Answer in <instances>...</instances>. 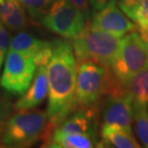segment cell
<instances>
[{
    "instance_id": "obj_1",
    "label": "cell",
    "mask_w": 148,
    "mask_h": 148,
    "mask_svg": "<svg viewBox=\"0 0 148 148\" xmlns=\"http://www.w3.org/2000/svg\"><path fill=\"white\" fill-rule=\"evenodd\" d=\"M76 59L72 44L67 40H53V50L47 64L48 114L50 129L61 123L77 107Z\"/></svg>"
},
{
    "instance_id": "obj_2",
    "label": "cell",
    "mask_w": 148,
    "mask_h": 148,
    "mask_svg": "<svg viewBox=\"0 0 148 148\" xmlns=\"http://www.w3.org/2000/svg\"><path fill=\"white\" fill-rule=\"evenodd\" d=\"M50 130L47 112L40 110H20L10 115L0 143L5 147H29L43 141Z\"/></svg>"
},
{
    "instance_id": "obj_3",
    "label": "cell",
    "mask_w": 148,
    "mask_h": 148,
    "mask_svg": "<svg viewBox=\"0 0 148 148\" xmlns=\"http://www.w3.org/2000/svg\"><path fill=\"white\" fill-rule=\"evenodd\" d=\"M117 84L109 67L88 60L77 62L76 101L78 106H98L103 97Z\"/></svg>"
},
{
    "instance_id": "obj_4",
    "label": "cell",
    "mask_w": 148,
    "mask_h": 148,
    "mask_svg": "<svg viewBox=\"0 0 148 148\" xmlns=\"http://www.w3.org/2000/svg\"><path fill=\"white\" fill-rule=\"evenodd\" d=\"M121 38L87 23L72 41L76 62L92 61L111 69L120 46Z\"/></svg>"
},
{
    "instance_id": "obj_5",
    "label": "cell",
    "mask_w": 148,
    "mask_h": 148,
    "mask_svg": "<svg viewBox=\"0 0 148 148\" xmlns=\"http://www.w3.org/2000/svg\"><path fill=\"white\" fill-rule=\"evenodd\" d=\"M148 69V44L137 30L126 34L120 40L111 71L115 81L123 87L136 74Z\"/></svg>"
},
{
    "instance_id": "obj_6",
    "label": "cell",
    "mask_w": 148,
    "mask_h": 148,
    "mask_svg": "<svg viewBox=\"0 0 148 148\" xmlns=\"http://www.w3.org/2000/svg\"><path fill=\"white\" fill-rule=\"evenodd\" d=\"M37 66L33 56L16 50H8L0 86L13 95H22L30 87Z\"/></svg>"
},
{
    "instance_id": "obj_7",
    "label": "cell",
    "mask_w": 148,
    "mask_h": 148,
    "mask_svg": "<svg viewBox=\"0 0 148 148\" xmlns=\"http://www.w3.org/2000/svg\"><path fill=\"white\" fill-rule=\"evenodd\" d=\"M43 27L64 38H75L86 26L81 13L70 0H53L40 18Z\"/></svg>"
},
{
    "instance_id": "obj_8",
    "label": "cell",
    "mask_w": 148,
    "mask_h": 148,
    "mask_svg": "<svg viewBox=\"0 0 148 148\" xmlns=\"http://www.w3.org/2000/svg\"><path fill=\"white\" fill-rule=\"evenodd\" d=\"M133 101L131 94L117 84L106 94L101 108L98 109L102 124L116 125L132 131Z\"/></svg>"
},
{
    "instance_id": "obj_9",
    "label": "cell",
    "mask_w": 148,
    "mask_h": 148,
    "mask_svg": "<svg viewBox=\"0 0 148 148\" xmlns=\"http://www.w3.org/2000/svg\"><path fill=\"white\" fill-rule=\"evenodd\" d=\"M90 24L91 27L108 32L118 38L124 37L126 34L138 29L137 25L132 23L131 19L111 0L101 10L92 13Z\"/></svg>"
},
{
    "instance_id": "obj_10",
    "label": "cell",
    "mask_w": 148,
    "mask_h": 148,
    "mask_svg": "<svg viewBox=\"0 0 148 148\" xmlns=\"http://www.w3.org/2000/svg\"><path fill=\"white\" fill-rule=\"evenodd\" d=\"M8 50L25 52L33 56L36 66H47L52 55L53 40H43L27 32H19L12 38Z\"/></svg>"
},
{
    "instance_id": "obj_11",
    "label": "cell",
    "mask_w": 148,
    "mask_h": 148,
    "mask_svg": "<svg viewBox=\"0 0 148 148\" xmlns=\"http://www.w3.org/2000/svg\"><path fill=\"white\" fill-rule=\"evenodd\" d=\"M46 66H38L30 87L14 103V110H30L40 105L48 95V77Z\"/></svg>"
},
{
    "instance_id": "obj_12",
    "label": "cell",
    "mask_w": 148,
    "mask_h": 148,
    "mask_svg": "<svg viewBox=\"0 0 148 148\" xmlns=\"http://www.w3.org/2000/svg\"><path fill=\"white\" fill-rule=\"evenodd\" d=\"M101 140L97 147L115 148H138L140 144L136 140L131 130L116 125L101 124L100 129Z\"/></svg>"
},
{
    "instance_id": "obj_13",
    "label": "cell",
    "mask_w": 148,
    "mask_h": 148,
    "mask_svg": "<svg viewBox=\"0 0 148 148\" xmlns=\"http://www.w3.org/2000/svg\"><path fill=\"white\" fill-rule=\"evenodd\" d=\"M98 138L96 135L85 134H48L44 138L42 147L52 148H91L98 146Z\"/></svg>"
},
{
    "instance_id": "obj_14",
    "label": "cell",
    "mask_w": 148,
    "mask_h": 148,
    "mask_svg": "<svg viewBox=\"0 0 148 148\" xmlns=\"http://www.w3.org/2000/svg\"><path fill=\"white\" fill-rule=\"evenodd\" d=\"M118 7L136 23L140 33L148 28V0H123Z\"/></svg>"
},
{
    "instance_id": "obj_15",
    "label": "cell",
    "mask_w": 148,
    "mask_h": 148,
    "mask_svg": "<svg viewBox=\"0 0 148 148\" xmlns=\"http://www.w3.org/2000/svg\"><path fill=\"white\" fill-rule=\"evenodd\" d=\"M136 135L141 146L148 148V106L144 103L133 101V120Z\"/></svg>"
},
{
    "instance_id": "obj_16",
    "label": "cell",
    "mask_w": 148,
    "mask_h": 148,
    "mask_svg": "<svg viewBox=\"0 0 148 148\" xmlns=\"http://www.w3.org/2000/svg\"><path fill=\"white\" fill-rule=\"evenodd\" d=\"M123 88L131 94L134 100L148 106V69L136 74Z\"/></svg>"
},
{
    "instance_id": "obj_17",
    "label": "cell",
    "mask_w": 148,
    "mask_h": 148,
    "mask_svg": "<svg viewBox=\"0 0 148 148\" xmlns=\"http://www.w3.org/2000/svg\"><path fill=\"white\" fill-rule=\"evenodd\" d=\"M3 24L11 31H20L28 27L30 24V19L26 14L24 7L18 3L13 14L3 21Z\"/></svg>"
},
{
    "instance_id": "obj_18",
    "label": "cell",
    "mask_w": 148,
    "mask_h": 148,
    "mask_svg": "<svg viewBox=\"0 0 148 148\" xmlns=\"http://www.w3.org/2000/svg\"><path fill=\"white\" fill-rule=\"evenodd\" d=\"M33 19L38 20L46 13L53 0H17Z\"/></svg>"
},
{
    "instance_id": "obj_19",
    "label": "cell",
    "mask_w": 148,
    "mask_h": 148,
    "mask_svg": "<svg viewBox=\"0 0 148 148\" xmlns=\"http://www.w3.org/2000/svg\"><path fill=\"white\" fill-rule=\"evenodd\" d=\"M12 112V104L7 97L0 94V137Z\"/></svg>"
},
{
    "instance_id": "obj_20",
    "label": "cell",
    "mask_w": 148,
    "mask_h": 148,
    "mask_svg": "<svg viewBox=\"0 0 148 148\" xmlns=\"http://www.w3.org/2000/svg\"><path fill=\"white\" fill-rule=\"evenodd\" d=\"M73 6L78 10L85 19L86 24L90 21L91 9L90 5V0H70Z\"/></svg>"
},
{
    "instance_id": "obj_21",
    "label": "cell",
    "mask_w": 148,
    "mask_h": 148,
    "mask_svg": "<svg viewBox=\"0 0 148 148\" xmlns=\"http://www.w3.org/2000/svg\"><path fill=\"white\" fill-rule=\"evenodd\" d=\"M10 33L7 31L6 26L3 24V22L0 20V50L3 52L7 53L9 49V45H10Z\"/></svg>"
},
{
    "instance_id": "obj_22",
    "label": "cell",
    "mask_w": 148,
    "mask_h": 148,
    "mask_svg": "<svg viewBox=\"0 0 148 148\" xmlns=\"http://www.w3.org/2000/svg\"><path fill=\"white\" fill-rule=\"evenodd\" d=\"M110 0H90V5L91 9V13H95L104 8Z\"/></svg>"
},
{
    "instance_id": "obj_23",
    "label": "cell",
    "mask_w": 148,
    "mask_h": 148,
    "mask_svg": "<svg viewBox=\"0 0 148 148\" xmlns=\"http://www.w3.org/2000/svg\"><path fill=\"white\" fill-rule=\"evenodd\" d=\"M6 55H7V53H5V52H3L2 50H0V72H1L2 64H3V63H4V61H5Z\"/></svg>"
},
{
    "instance_id": "obj_24",
    "label": "cell",
    "mask_w": 148,
    "mask_h": 148,
    "mask_svg": "<svg viewBox=\"0 0 148 148\" xmlns=\"http://www.w3.org/2000/svg\"><path fill=\"white\" fill-rule=\"evenodd\" d=\"M140 34L141 38H143V40H145V42L148 44V28L144 32H143V33H140Z\"/></svg>"
},
{
    "instance_id": "obj_25",
    "label": "cell",
    "mask_w": 148,
    "mask_h": 148,
    "mask_svg": "<svg viewBox=\"0 0 148 148\" xmlns=\"http://www.w3.org/2000/svg\"><path fill=\"white\" fill-rule=\"evenodd\" d=\"M111 1H112L114 3H115V4H116L117 6H119L121 3H122V1L123 0H111Z\"/></svg>"
}]
</instances>
